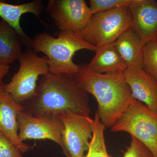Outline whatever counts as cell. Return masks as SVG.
<instances>
[{"label": "cell", "instance_id": "6da1fadb", "mask_svg": "<svg viewBox=\"0 0 157 157\" xmlns=\"http://www.w3.org/2000/svg\"><path fill=\"white\" fill-rule=\"evenodd\" d=\"M25 112L35 117H59L66 112L89 116L88 93L74 76L49 73L44 76L33 98L25 102Z\"/></svg>", "mask_w": 157, "mask_h": 157}, {"label": "cell", "instance_id": "7a4b0ae2", "mask_svg": "<svg viewBox=\"0 0 157 157\" xmlns=\"http://www.w3.org/2000/svg\"><path fill=\"white\" fill-rule=\"evenodd\" d=\"M76 81L86 92L92 95L98 103L100 121L105 128L115 124L132 98V91L121 74H100L92 72L87 65H79Z\"/></svg>", "mask_w": 157, "mask_h": 157}, {"label": "cell", "instance_id": "3957f363", "mask_svg": "<svg viewBox=\"0 0 157 157\" xmlns=\"http://www.w3.org/2000/svg\"><path fill=\"white\" fill-rule=\"evenodd\" d=\"M33 49L47 56L50 73L75 76L79 70L73 59L76 52L82 49L95 52L97 48L85 42L81 34L60 31L57 38L47 33L37 34L33 39Z\"/></svg>", "mask_w": 157, "mask_h": 157}, {"label": "cell", "instance_id": "277c9868", "mask_svg": "<svg viewBox=\"0 0 157 157\" xmlns=\"http://www.w3.org/2000/svg\"><path fill=\"white\" fill-rule=\"evenodd\" d=\"M111 130L129 133L157 157V114L140 101L132 98Z\"/></svg>", "mask_w": 157, "mask_h": 157}, {"label": "cell", "instance_id": "5b68a950", "mask_svg": "<svg viewBox=\"0 0 157 157\" xmlns=\"http://www.w3.org/2000/svg\"><path fill=\"white\" fill-rule=\"evenodd\" d=\"M133 26L129 7H121L93 14L81 35L85 42L98 48L114 43Z\"/></svg>", "mask_w": 157, "mask_h": 157}, {"label": "cell", "instance_id": "8992f818", "mask_svg": "<svg viewBox=\"0 0 157 157\" xmlns=\"http://www.w3.org/2000/svg\"><path fill=\"white\" fill-rule=\"evenodd\" d=\"M18 60L19 70L11 81L5 84V89L15 102L22 104L36 95L39 76L50 72L47 58L38 56L33 49L26 48Z\"/></svg>", "mask_w": 157, "mask_h": 157}, {"label": "cell", "instance_id": "52a82bcc", "mask_svg": "<svg viewBox=\"0 0 157 157\" xmlns=\"http://www.w3.org/2000/svg\"><path fill=\"white\" fill-rule=\"evenodd\" d=\"M59 117L63 124L62 140L66 151L70 157H84L93 137V119L70 112Z\"/></svg>", "mask_w": 157, "mask_h": 157}, {"label": "cell", "instance_id": "ba28073f", "mask_svg": "<svg viewBox=\"0 0 157 157\" xmlns=\"http://www.w3.org/2000/svg\"><path fill=\"white\" fill-rule=\"evenodd\" d=\"M46 11L60 31L80 34L93 15L84 0H50Z\"/></svg>", "mask_w": 157, "mask_h": 157}, {"label": "cell", "instance_id": "9c48e42d", "mask_svg": "<svg viewBox=\"0 0 157 157\" xmlns=\"http://www.w3.org/2000/svg\"><path fill=\"white\" fill-rule=\"evenodd\" d=\"M17 120L18 137L21 142L32 139L52 140L60 146L66 156L70 157L63 144V124L59 117H35L24 111L17 116Z\"/></svg>", "mask_w": 157, "mask_h": 157}, {"label": "cell", "instance_id": "30bf717a", "mask_svg": "<svg viewBox=\"0 0 157 157\" xmlns=\"http://www.w3.org/2000/svg\"><path fill=\"white\" fill-rule=\"evenodd\" d=\"M133 28L144 45L156 41L157 36V1L132 0L129 6Z\"/></svg>", "mask_w": 157, "mask_h": 157}, {"label": "cell", "instance_id": "8fae6325", "mask_svg": "<svg viewBox=\"0 0 157 157\" xmlns=\"http://www.w3.org/2000/svg\"><path fill=\"white\" fill-rule=\"evenodd\" d=\"M25 110L22 104L13 100L5 89V84L0 86V132L11 140L21 152H25L31 148L21 142L18 137L17 116Z\"/></svg>", "mask_w": 157, "mask_h": 157}, {"label": "cell", "instance_id": "7c38bea8", "mask_svg": "<svg viewBox=\"0 0 157 157\" xmlns=\"http://www.w3.org/2000/svg\"><path fill=\"white\" fill-rule=\"evenodd\" d=\"M132 98L157 114V82L143 68L128 67L123 73Z\"/></svg>", "mask_w": 157, "mask_h": 157}, {"label": "cell", "instance_id": "4fadbf2b", "mask_svg": "<svg viewBox=\"0 0 157 157\" xmlns=\"http://www.w3.org/2000/svg\"><path fill=\"white\" fill-rule=\"evenodd\" d=\"M44 10L43 2L34 0L29 2L12 5L0 1V17L17 32L23 45L26 48L33 49V39L25 33L20 25L21 17L23 14L31 13L39 17Z\"/></svg>", "mask_w": 157, "mask_h": 157}, {"label": "cell", "instance_id": "5bb4252c", "mask_svg": "<svg viewBox=\"0 0 157 157\" xmlns=\"http://www.w3.org/2000/svg\"><path fill=\"white\" fill-rule=\"evenodd\" d=\"M95 56L87 68L92 72L100 74H123L127 65L120 55L114 43L97 48Z\"/></svg>", "mask_w": 157, "mask_h": 157}, {"label": "cell", "instance_id": "9a60e30c", "mask_svg": "<svg viewBox=\"0 0 157 157\" xmlns=\"http://www.w3.org/2000/svg\"><path fill=\"white\" fill-rule=\"evenodd\" d=\"M114 44L127 68H143L144 45L133 28L124 32Z\"/></svg>", "mask_w": 157, "mask_h": 157}, {"label": "cell", "instance_id": "2e32d148", "mask_svg": "<svg viewBox=\"0 0 157 157\" xmlns=\"http://www.w3.org/2000/svg\"><path fill=\"white\" fill-rule=\"evenodd\" d=\"M23 44L19 35L13 27L0 20V63L10 66L22 53Z\"/></svg>", "mask_w": 157, "mask_h": 157}, {"label": "cell", "instance_id": "e0dca14e", "mask_svg": "<svg viewBox=\"0 0 157 157\" xmlns=\"http://www.w3.org/2000/svg\"><path fill=\"white\" fill-rule=\"evenodd\" d=\"M93 137L84 157H111L107 151L104 138L105 127L101 123L98 113L93 120Z\"/></svg>", "mask_w": 157, "mask_h": 157}, {"label": "cell", "instance_id": "ac0fdd59", "mask_svg": "<svg viewBox=\"0 0 157 157\" xmlns=\"http://www.w3.org/2000/svg\"><path fill=\"white\" fill-rule=\"evenodd\" d=\"M143 69L157 82V41L144 46Z\"/></svg>", "mask_w": 157, "mask_h": 157}, {"label": "cell", "instance_id": "d6986e66", "mask_svg": "<svg viewBox=\"0 0 157 157\" xmlns=\"http://www.w3.org/2000/svg\"><path fill=\"white\" fill-rule=\"evenodd\" d=\"M132 0H90V8L93 14L116 8L129 7Z\"/></svg>", "mask_w": 157, "mask_h": 157}, {"label": "cell", "instance_id": "ffe728a7", "mask_svg": "<svg viewBox=\"0 0 157 157\" xmlns=\"http://www.w3.org/2000/svg\"><path fill=\"white\" fill-rule=\"evenodd\" d=\"M119 157H155L149 149L137 138L132 136V140L122 156Z\"/></svg>", "mask_w": 157, "mask_h": 157}, {"label": "cell", "instance_id": "44dd1931", "mask_svg": "<svg viewBox=\"0 0 157 157\" xmlns=\"http://www.w3.org/2000/svg\"><path fill=\"white\" fill-rule=\"evenodd\" d=\"M0 157H24L11 140L1 132Z\"/></svg>", "mask_w": 157, "mask_h": 157}, {"label": "cell", "instance_id": "7402d4cb", "mask_svg": "<svg viewBox=\"0 0 157 157\" xmlns=\"http://www.w3.org/2000/svg\"><path fill=\"white\" fill-rule=\"evenodd\" d=\"M10 66H6L0 63V86L2 82L3 78L9 73Z\"/></svg>", "mask_w": 157, "mask_h": 157}, {"label": "cell", "instance_id": "603a6c76", "mask_svg": "<svg viewBox=\"0 0 157 157\" xmlns=\"http://www.w3.org/2000/svg\"><path fill=\"white\" fill-rule=\"evenodd\" d=\"M156 41H157V36L156 37Z\"/></svg>", "mask_w": 157, "mask_h": 157}]
</instances>
